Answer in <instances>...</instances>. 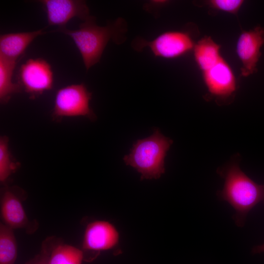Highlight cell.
Returning <instances> with one entry per match:
<instances>
[{
	"label": "cell",
	"instance_id": "obj_10",
	"mask_svg": "<svg viewBox=\"0 0 264 264\" xmlns=\"http://www.w3.org/2000/svg\"><path fill=\"white\" fill-rule=\"evenodd\" d=\"M118 240V233L112 224L97 220L88 225L84 233L83 248L93 251L107 250L115 246Z\"/></svg>",
	"mask_w": 264,
	"mask_h": 264
},
{
	"label": "cell",
	"instance_id": "obj_20",
	"mask_svg": "<svg viewBox=\"0 0 264 264\" xmlns=\"http://www.w3.org/2000/svg\"><path fill=\"white\" fill-rule=\"evenodd\" d=\"M251 252L253 254H260L264 252V243L254 246L252 249Z\"/></svg>",
	"mask_w": 264,
	"mask_h": 264
},
{
	"label": "cell",
	"instance_id": "obj_12",
	"mask_svg": "<svg viewBox=\"0 0 264 264\" xmlns=\"http://www.w3.org/2000/svg\"><path fill=\"white\" fill-rule=\"evenodd\" d=\"M44 29L32 32L10 33L0 36V55L17 61L30 43L38 36L44 34Z\"/></svg>",
	"mask_w": 264,
	"mask_h": 264
},
{
	"label": "cell",
	"instance_id": "obj_19",
	"mask_svg": "<svg viewBox=\"0 0 264 264\" xmlns=\"http://www.w3.org/2000/svg\"><path fill=\"white\" fill-rule=\"evenodd\" d=\"M51 250L47 251L44 248L41 253L31 261L28 264H49V259Z\"/></svg>",
	"mask_w": 264,
	"mask_h": 264
},
{
	"label": "cell",
	"instance_id": "obj_18",
	"mask_svg": "<svg viewBox=\"0 0 264 264\" xmlns=\"http://www.w3.org/2000/svg\"><path fill=\"white\" fill-rule=\"evenodd\" d=\"M242 0H211L207 1L211 8L225 12L236 14L242 7Z\"/></svg>",
	"mask_w": 264,
	"mask_h": 264
},
{
	"label": "cell",
	"instance_id": "obj_5",
	"mask_svg": "<svg viewBox=\"0 0 264 264\" xmlns=\"http://www.w3.org/2000/svg\"><path fill=\"white\" fill-rule=\"evenodd\" d=\"M20 85L31 98H35L53 85V73L50 64L42 58L30 59L20 67Z\"/></svg>",
	"mask_w": 264,
	"mask_h": 264
},
{
	"label": "cell",
	"instance_id": "obj_13",
	"mask_svg": "<svg viewBox=\"0 0 264 264\" xmlns=\"http://www.w3.org/2000/svg\"><path fill=\"white\" fill-rule=\"evenodd\" d=\"M220 48V45L208 36L203 37L195 44V60L202 72L212 67L222 58Z\"/></svg>",
	"mask_w": 264,
	"mask_h": 264
},
{
	"label": "cell",
	"instance_id": "obj_6",
	"mask_svg": "<svg viewBox=\"0 0 264 264\" xmlns=\"http://www.w3.org/2000/svg\"><path fill=\"white\" fill-rule=\"evenodd\" d=\"M138 49L148 46L154 56L166 59L181 56L194 49V42L186 32L171 31L163 33L152 41H137Z\"/></svg>",
	"mask_w": 264,
	"mask_h": 264
},
{
	"label": "cell",
	"instance_id": "obj_15",
	"mask_svg": "<svg viewBox=\"0 0 264 264\" xmlns=\"http://www.w3.org/2000/svg\"><path fill=\"white\" fill-rule=\"evenodd\" d=\"M14 229L0 224V264H14L17 257V246Z\"/></svg>",
	"mask_w": 264,
	"mask_h": 264
},
{
	"label": "cell",
	"instance_id": "obj_4",
	"mask_svg": "<svg viewBox=\"0 0 264 264\" xmlns=\"http://www.w3.org/2000/svg\"><path fill=\"white\" fill-rule=\"evenodd\" d=\"M91 93L84 84H73L59 89L56 93L53 115L56 117L84 116L93 119L89 107Z\"/></svg>",
	"mask_w": 264,
	"mask_h": 264
},
{
	"label": "cell",
	"instance_id": "obj_14",
	"mask_svg": "<svg viewBox=\"0 0 264 264\" xmlns=\"http://www.w3.org/2000/svg\"><path fill=\"white\" fill-rule=\"evenodd\" d=\"M16 63V61L0 55V100L2 103H6L13 94L21 90L20 85L12 80Z\"/></svg>",
	"mask_w": 264,
	"mask_h": 264
},
{
	"label": "cell",
	"instance_id": "obj_9",
	"mask_svg": "<svg viewBox=\"0 0 264 264\" xmlns=\"http://www.w3.org/2000/svg\"><path fill=\"white\" fill-rule=\"evenodd\" d=\"M202 73L208 91L216 99H227L234 95L237 88L236 78L231 67L222 57Z\"/></svg>",
	"mask_w": 264,
	"mask_h": 264
},
{
	"label": "cell",
	"instance_id": "obj_17",
	"mask_svg": "<svg viewBox=\"0 0 264 264\" xmlns=\"http://www.w3.org/2000/svg\"><path fill=\"white\" fill-rule=\"evenodd\" d=\"M10 154L8 139L5 136L0 139V181H6L15 169Z\"/></svg>",
	"mask_w": 264,
	"mask_h": 264
},
{
	"label": "cell",
	"instance_id": "obj_8",
	"mask_svg": "<svg viewBox=\"0 0 264 264\" xmlns=\"http://www.w3.org/2000/svg\"><path fill=\"white\" fill-rule=\"evenodd\" d=\"M46 13L49 25L65 27L71 19L85 21L90 16L86 2L81 0H42L39 1Z\"/></svg>",
	"mask_w": 264,
	"mask_h": 264
},
{
	"label": "cell",
	"instance_id": "obj_7",
	"mask_svg": "<svg viewBox=\"0 0 264 264\" xmlns=\"http://www.w3.org/2000/svg\"><path fill=\"white\" fill-rule=\"evenodd\" d=\"M264 44V28L262 27L256 26L242 32L237 41L236 52L242 64V76L247 77L257 71L261 48Z\"/></svg>",
	"mask_w": 264,
	"mask_h": 264
},
{
	"label": "cell",
	"instance_id": "obj_3",
	"mask_svg": "<svg viewBox=\"0 0 264 264\" xmlns=\"http://www.w3.org/2000/svg\"><path fill=\"white\" fill-rule=\"evenodd\" d=\"M117 23L106 26L97 25L95 18L90 17L81 23L77 29L58 28L60 32L70 37L79 50L85 66L88 70L99 62L104 49L110 39L115 38Z\"/></svg>",
	"mask_w": 264,
	"mask_h": 264
},
{
	"label": "cell",
	"instance_id": "obj_16",
	"mask_svg": "<svg viewBox=\"0 0 264 264\" xmlns=\"http://www.w3.org/2000/svg\"><path fill=\"white\" fill-rule=\"evenodd\" d=\"M82 250L71 245L60 243L54 246L50 252L49 264H82Z\"/></svg>",
	"mask_w": 264,
	"mask_h": 264
},
{
	"label": "cell",
	"instance_id": "obj_11",
	"mask_svg": "<svg viewBox=\"0 0 264 264\" xmlns=\"http://www.w3.org/2000/svg\"><path fill=\"white\" fill-rule=\"evenodd\" d=\"M0 216L3 223L13 229L25 228L29 223L21 200L10 190L1 196Z\"/></svg>",
	"mask_w": 264,
	"mask_h": 264
},
{
	"label": "cell",
	"instance_id": "obj_2",
	"mask_svg": "<svg viewBox=\"0 0 264 264\" xmlns=\"http://www.w3.org/2000/svg\"><path fill=\"white\" fill-rule=\"evenodd\" d=\"M172 143L156 129L150 136L137 140L123 160L141 174L142 179H157L165 172L164 159Z\"/></svg>",
	"mask_w": 264,
	"mask_h": 264
},
{
	"label": "cell",
	"instance_id": "obj_1",
	"mask_svg": "<svg viewBox=\"0 0 264 264\" xmlns=\"http://www.w3.org/2000/svg\"><path fill=\"white\" fill-rule=\"evenodd\" d=\"M217 172L224 180L223 187L217 192V196L234 208L235 222L238 226L243 227L249 212L258 204H264V184L252 180L236 161L219 168Z\"/></svg>",
	"mask_w": 264,
	"mask_h": 264
}]
</instances>
